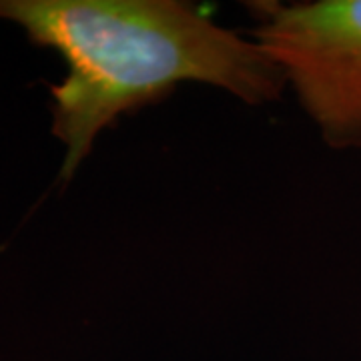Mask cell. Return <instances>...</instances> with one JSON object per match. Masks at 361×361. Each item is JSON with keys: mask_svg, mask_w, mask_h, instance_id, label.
Listing matches in <instances>:
<instances>
[{"mask_svg": "<svg viewBox=\"0 0 361 361\" xmlns=\"http://www.w3.org/2000/svg\"><path fill=\"white\" fill-rule=\"evenodd\" d=\"M0 20L59 52L66 75L51 85V133L68 183L104 129L161 103L183 82L231 92L251 106L279 101L283 71L257 40L217 25L183 0H0Z\"/></svg>", "mask_w": 361, "mask_h": 361, "instance_id": "1", "label": "cell"}, {"mask_svg": "<svg viewBox=\"0 0 361 361\" xmlns=\"http://www.w3.org/2000/svg\"><path fill=\"white\" fill-rule=\"evenodd\" d=\"M249 6L253 39L283 71L323 142L361 149V0Z\"/></svg>", "mask_w": 361, "mask_h": 361, "instance_id": "2", "label": "cell"}]
</instances>
